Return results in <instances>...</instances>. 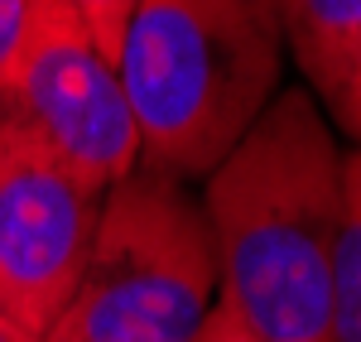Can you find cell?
I'll return each instance as SVG.
<instances>
[{
	"instance_id": "6da1fadb",
	"label": "cell",
	"mask_w": 361,
	"mask_h": 342,
	"mask_svg": "<svg viewBox=\"0 0 361 342\" xmlns=\"http://www.w3.org/2000/svg\"><path fill=\"white\" fill-rule=\"evenodd\" d=\"M217 256V304L260 342H328L347 212V149L304 87L197 183Z\"/></svg>"
},
{
	"instance_id": "7a4b0ae2",
	"label": "cell",
	"mask_w": 361,
	"mask_h": 342,
	"mask_svg": "<svg viewBox=\"0 0 361 342\" xmlns=\"http://www.w3.org/2000/svg\"><path fill=\"white\" fill-rule=\"evenodd\" d=\"M284 29L270 0H135L116 78L140 164L197 188L284 92Z\"/></svg>"
},
{
	"instance_id": "3957f363",
	"label": "cell",
	"mask_w": 361,
	"mask_h": 342,
	"mask_svg": "<svg viewBox=\"0 0 361 342\" xmlns=\"http://www.w3.org/2000/svg\"><path fill=\"white\" fill-rule=\"evenodd\" d=\"M217 304L202 202L140 164L102 198L78 294L44 342H197Z\"/></svg>"
},
{
	"instance_id": "277c9868",
	"label": "cell",
	"mask_w": 361,
	"mask_h": 342,
	"mask_svg": "<svg viewBox=\"0 0 361 342\" xmlns=\"http://www.w3.org/2000/svg\"><path fill=\"white\" fill-rule=\"evenodd\" d=\"M0 126L44 145L87 188L111 193L140 169V130L116 78V58L63 5L29 49L15 83L0 87Z\"/></svg>"
},
{
	"instance_id": "5b68a950",
	"label": "cell",
	"mask_w": 361,
	"mask_h": 342,
	"mask_svg": "<svg viewBox=\"0 0 361 342\" xmlns=\"http://www.w3.org/2000/svg\"><path fill=\"white\" fill-rule=\"evenodd\" d=\"M102 198L44 145L0 126V314L39 338L54 333L78 294Z\"/></svg>"
},
{
	"instance_id": "8992f818",
	"label": "cell",
	"mask_w": 361,
	"mask_h": 342,
	"mask_svg": "<svg viewBox=\"0 0 361 342\" xmlns=\"http://www.w3.org/2000/svg\"><path fill=\"white\" fill-rule=\"evenodd\" d=\"M279 29L313 106L361 154V0H279Z\"/></svg>"
},
{
	"instance_id": "52a82bcc",
	"label": "cell",
	"mask_w": 361,
	"mask_h": 342,
	"mask_svg": "<svg viewBox=\"0 0 361 342\" xmlns=\"http://www.w3.org/2000/svg\"><path fill=\"white\" fill-rule=\"evenodd\" d=\"M328 342H361V154L357 149H347V212H342V241H337Z\"/></svg>"
},
{
	"instance_id": "ba28073f",
	"label": "cell",
	"mask_w": 361,
	"mask_h": 342,
	"mask_svg": "<svg viewBox=\"0 0 361 342\" xmlns=\"http://www.w3.org/2000/svg\"><path fill=\"white\" fill-rule=\"evenodd\" d=\"M58 10L63 0H0V87L15 83L29 49L39 44V34L49 29Z\"/></svg>"
},
{
	"instance_id": "9c48e42d",
	"label": "cell",
	"mask_w": 361,
	"mask_h": 342,
	"mask_svg": "<svg viewBox=\"0 0 361 342\" xmlns=\"http://www.w3.org/2000/svg\"><path fill=\"white\" fill-rule=\"evenodd\" d=\"M78 20H82V29L102 44V54L116 58V44H121V29H126V20H130V10H135V0H63Z\"/></svg>"
},
{
	"instance_id": "30bf717a",
	"label": "cell",
	"mask_w": 361,
	"mask_h": 342,
	"mask_svg": "<svg viewBox=\"0 0 361 342\" xmlns=\"http://www.w3.org/2000/svg\"><path fill=\"white\" fill-rule=\"evenodd\" d=\"M197 342H260V338H255V333H246V328H241V318L231 314V309L212 304V314H207V323H202Z\"/></svg>"
},
{
	"instance_id": "8fae6325",
	"label": "cell",
	"mask_w": 361,
	"mask_h": 342,
	"mask_svg": "<svg viewBox=\"0 0 361 342\" xmlns=\"http://www.w3.org/2000/svg\"><path fill=\"white\" fill-rule=\"evenodd\" d=\"M0 342H44L39 333H29L25 323H15L10 314H0Z\"/></svg>"
},
{
	"instance_id": "7c38bea8",
	"label": "cell",
	"mask_w": 361,
	"mask_h": 342,
	"mask_svg": "<svg viewBox=\"0 0 361 342\" xmlns=\"http://www.w3.org/2000/svg\"><path fill=\"white\" fill-rule=\"evenodd\" d=\"M270 5H275V10H279V0H270Z\"/></svg>"
}]
</instances>
